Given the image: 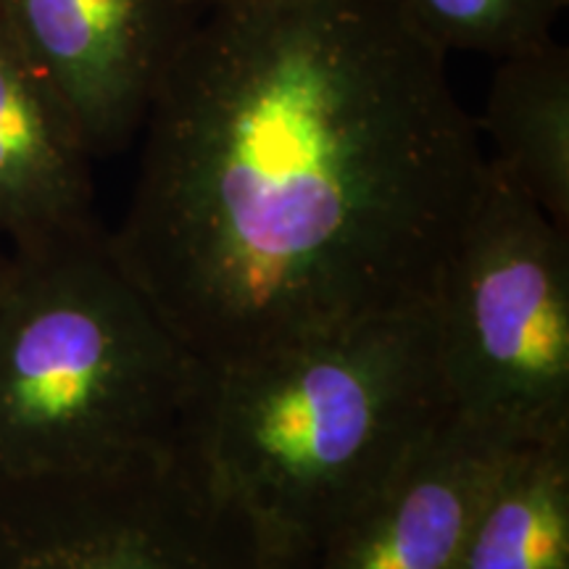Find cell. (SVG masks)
Instances as JSON below:
<instances>
[{"label": "cell", "instance_id": "ba28073f", "mask_svg": "<svg viewBox=\"0 0 569 569\" xmlns=\"http://www.w3.org/2000/svg\"><path fill=\"white\" fill-rule=\"evenodd\" d=\"M98 227L92 156L0 27V246L32 251Z\"/></svg>", "mask_w": 569, "mask_h": 569}, {"label": "cell", "instance_id": "5b68a950", "mask_svg": "<svg viewBox=\"0 0 569 569\" xmlns=\"http://www.w3.org/2000/svg\"><path fill=\"white\" fill-rule=\"evenodd\" d=\"M0 569H317L190 448L109 472L0 480Z\"/></svg>", "mask_w": 569, "mask_h": 569}, {"label": "cell", "instance_id": "4fadbf2b", "mask_svg": "<svg viewBox=\"0 0 569 569\" xmlns=\"http://www.w3.org/2000/svg\"><path fill=\"white\" fill-rule=\"evenodd\" d=\"M198 3H201V9H203V6H209V3H213V0H198Z\"/></svg>", "mask_w": 569, "mask_h": 569}, {"label": "cell", "instance_id": "9c48e42d", "mask_svg": "<svg viewBox=\"0 0 569 569\" xmlns=\"http://www.w3.org/2000/svg\"><path fill=\"white\" fill-rule=\"evenodd\" d=\"M478 130L488 161L569 230V51L559 40L496 59Z\"/></svg>", "mask_w": 569, "mask_h": 569}, {"label": "cell", "instance_id": "7a4b0ae2", "mask_svg": "<svg viewBox=\"0 0 569 569\" xmlns=\"http://www.w3.org/2000/svg\"><path fill=\"white\" fill-rule=\"evenodd\" d=\"M448 415L425 301L201 367L188 448L256 522L319 551Z\"/></svg>", "mask_w": 569, "mask_h": 569}, {"label": "cell", "instance_id": "30bf717a", "mask_svg": "<svg viewBox=\"0 0 569 569\" xmlns=\"http://www.w3.org/2000/svg\"><path fill=\"white\" fill-rule=\"evenodd\" d=\"M459 569H569V440L503 453Z\"/></svg>", "mask_w": 569, "mask_h": 569}, {"label": "cell", "instance_id": "52a82bcc", "mask_svg": "<svg viewBox=\"0 0 569 569\" xmlns=\"http://www.w3.org/2000/svg\"><path fill=\"white\" fill-rule=\"evenodd\" d=\"M511 446L448 415L317 551V569H459L482 496Z\"/></svg>", "mask_w": 569, "mask_h": 569}, {"label": "cell", "instance_id": "3957f363", "mask_svg": "<svg viewBox=\"0 0 569 569\" xmlns=\"http://www.w3.org/2000/svg\"><path fill=\"white\" fill-rule=\"evenodd\" d=\"M201 361L103 227L9 251L0 274V480L109 472L188 448Z\"/></svg>", "mask_w": 569, "mask_h": 569}, {"label": "cell", "instance_id": "8fae6325", "mask_svg": "<svg viewBox=\"0 0 569 569\" xmlns=\"http://www.w3.org/2000/svg\"><path fill=\"white\" fill-rule=\"evenodd\" d=\"M398 19L443 56L503 59L557 40L569 0H386Z\"/></svg>", "mask_w": 569, "mask_h": 569}, {"label": "cell", "instance_id": "277c9868", "mask_svg": "<svg viewBox=\"0 0 569 569\" xmlns=\"http://www.w3.org/2000/svg\"><path fill=\"white\" fill-rule=\"evenodd\" d=\"M430 303L453 415L511 448L569 440V230L490 161Z\"/></svg>", "mask_w": 569, "mask_h": 569}, {"label": "cell", "instance_id": "6da1fadb", "mask_svg": "<svg viewBox=\"0 0 569 569\" xmlns=\"http://www.w3.org/2000/svg\"><path fill=\"white\" fill-rule=\"evenodd\" d=\"M109 243L203 367L432 298L488 156L386 0H213L140 127Z\"/></svg>", "mask_w": 569, "mask_h": 569}, {"label": "cell", "instance_id": "8992f818", "mask_svg": "<svg viewBox=\"0 0 569 569\" xmlns=\"http://www.w3.org/2000/svg\"><path fill=\"white\" fill-rule=\"evenodd\" d=\"M198 13V0H0V27L59 98L92 161L138 140Z\"/></svg>", "mask_w": 569, "mask_h": 569}, {"label": "cell", "instance_id": "7c38bea8", "mask_svg": "<svg viewBox=\"0 0 569 569\" xmlns=\"http://www.w3.org/2000/svg\"><path fill=\"white\" fill-rule=\"evenodd\" d=\"M6 256H9V251H6V248L0 246V274H3V267H6Z\"/></svg>", "mask_w": 569, "mask_h": 569}]
</instances>
